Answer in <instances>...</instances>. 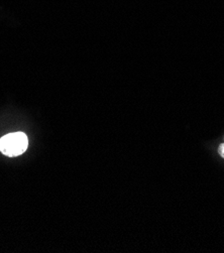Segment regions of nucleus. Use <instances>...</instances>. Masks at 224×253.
<instances>
[{
    "instance_id": "f257e3e1",
    "label": "nucleus",
    "mask_w": 224,
    "mask_h": 253,
    "mask_svg": "<svg viewBox=\"0 0 224 253\" xmlns=\"http://www.w3.org/2000/svg\"><path fill=\"white\" fill-rule=\"evenodd\" d=\"M28 136L23 132H15L4 135L0 139V151L7 157H17L27 150Z\"/></svg>"
},
{
    "instance_id": "f03ea898",
    "label": "nucleus",
    "mask_w": 224,
    "mask_h": 253,
    "mask_svg": "<svg viewBox=\"0 0 224 253\" xmlns=\"http://www.w3.org/2000/svg\"><path fill=\"white\" fill-rule=\"evenodd\" d=\"M218 153H219L220 157L224 159V143H221V144L218 146Z\"/></svg>"
}]
</instances>
